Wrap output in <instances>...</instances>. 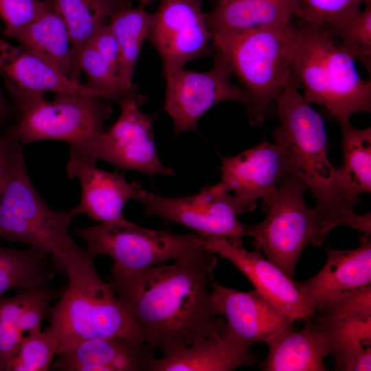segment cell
<instances>
[{
    "mask_svg": "<svg viewBox=\"0 0 371 371\" xmlns=\"http://www.w3.org/2000/svg\"><path fill=\"white\" fill-rule=\"evenodd\" d=\"M217 259L203 247L172 264L131 272L111 269L113 291L139 326L151 349L170 354L221 333L208 287Z\"/></svg>",
    "mask_w": 371,
    "mask_h": 371,
    "instance_id": "1",
    "label": "cell"
},
{
    "mask_svg": "<svg viewBox=\"0 0 371 371\" xmlns=\"http://www.w3.org/2000/svg\"><path fill=\"white\" fill-rule=\"evenodd\" d=\"M275 102L280 124L273 137L284 153L289 175L300 179L313 195L320 243L339 225L370 235V213H355L359 198L346 189L338 168L328 159L322 117L309 105L295 84L287 87Z\"/></svg>",
    "mask_w": 371,
    "mask_h": 371,
    "instance_id": "2",
    "label": "cell"
},
{
    "mask_svg": "<svg viewBox=\"0 0 371 371\" xmlns=\"http://www.w3.org/2000/svg\"><path fill=\"white\" fill-rule=\"evenodd\" d=\"M288 58L306 100L324 107L337 122L370 111V80L361 78L354 57L328 30L293 23Z\"/></svg>",
    "mask_w": 371,
    "mask_h": 371,
    "instance_id": "3",
    "label": "cell"
},
{
    "mask_svg": "<svg viewBox=\"0 0 371 371\" xmlns=\"http://www.w3.org/2000/svg\"><path fill=\"white\" fill-rule=\"evenodd\" d=\"M68 286L50 308L56 355L89 339L123 337L144 343L140 329L89 257L65 269Z\"/></svg>",
    "mask_w": 371,
    "mask_h": 371,
    "instance_id": "4",
    "label": "cell"
},
{
    "mask_svg": "<svg viewBox=\"0 0 371 371\" xmlns=\"http://www.w3.org/2000/svg\"><path fill=\"white\" fill-rule=\"evenodd\" d=\"M293 23L212 35L215 49L227 58L249 97L247 107L252 126L262 125L269 105L295 84L288 58Z\"/></svg>",
    "mask_w": 371,
    "mask_h": 371,
    "instance_id": "5",
    "label": "cell"
},
{
    "mask_svg": "<svg viewBox=\"0 0 371 371\" xmlns=\"http://www.w3.org/2000/svg\"><path fill=\"white\" fill-rule=\"evenodd\" d=\"M74 208L58 212L43 201L30 180L22 147L0 190V240L23 243L52 256L61 269L85 256L69 232Z\"/></svg>",
    "mask_w": 371,
    "mask_h": 371,
    "instance_id": "6",
    "label": "cell"
},
{
    "mask_svg": "<svg viewBox=\"0 0 371 371\" xmlns=\"http://www.w3.org/2000/svg\"><path fill=\"white\" fill-rule=\"evenodd\" d=\"M19 120L8 133L21 146L43 140L65 142L70 153L90 144L104 131L113 111L106 100L59 93L53 100L44 95L14 102Z\"/></svg>",
    "mask_w": 371,
    "mask_h": 371,
    "instance_id": "7",
    "label": "cell"
},
{
    "mask_svg": "<svg viewBox=\"0 0 371 371\" xmlns=\"http://www.w3.org/2000/svg\"><path fill=\"white\" fill-rule=\"evenodd\" d=\"M306 185L289 175L280 183L273 201L267 206L265 219L247 226L246 236L253 238L256 249H262L267 259L290 278L298 258L309 244L321 245L319 222L314 208L304 201Z\"/></svg>",
    "mask_w": 371,
    "mask_h": 371,
    "instance_id": "8",
    "label": "cell"
},
{
    "mask_svg": "<svg viewBox=\"0 0 371 371\" xmlns=\"http://www.w3.org/2000/svg\"><path fill=\"white\" fill-rule=\"evenodd\" d=\"M76 234L87 243L93 258L106 254L114 261L112 269L131 272L164 263L202 248L201 236L179 234L146 228L126 221L78 228Z\"/></svg>",
    "mask_w": 371,
    "mask_h": 371,
    "instance_id": "9",
    "label": "cell"
},
{
    "mask_svg": "<svg viewBox=\"0 0 371 371\" xmlns=\"http://www.w3.org/2000/svg\"><path fill=\"white\" fill-rule=\"evenodd\" d=\"M146 98H123L118 103L120 115L116 122L90 144L69 156L95 163L105 161L124 170H135L148 176H170L174 171L162 164L157 154L153 135V115L139 106Z\"/></svg>",
    "mask_w": 371,
    "mask_h": 371,
    "instance_id": "10",
    "label": "cell"
},
{
    "mask_svg": "<svg viewBox=\"0 0 371 371\" xmlns=\"http://www.w3.org/2000/svg\"><path fill=\"white\" fill-rule=\"evenodd\" d=\"M213 67L205 72L179 69L165 77L164 110L174 123V136L196 131L207 111L223 101L246 106L249 97L244 89L229 81L232 75L227 58L217 51Z\"/></svg>",
    "mask_w": 371,
    "mask_h": 371,
    "instance_id": "11",
    "label": "cell"
},
{
    "mask_svg": "<svg viewBox=\"0 0 371 371\" xmlns=\"http://www.w3.org/2000/svg\"><path fill=\"white\" fill-rule=\"evenodd\" d=\"M137 201L146 215L183 225L203 238H223L234 247L243 246L248 225L238 221L232 194L218 183L179 198L144 190Z\"/></svg>",
    "mask_w": 371,
    "mask_h": 371,
    "instance_id": "12",
    "label": "cell"
},
{
    "mask_svg": "<svg viewBox=\"0 0 371 371\" xmlns=\"http://www.w3.org/2000/svg\"><path fill=\"white\" fill-rule=\"evenodd\" d=\"M148 39L158 52L164 76L209 52L212 34L200 0H161Z\"/></svg>",
    "mask_w": 371,
    "mask_h": 371,
    "instance_id": "13",
    "label": "cell"
},
{
    "mask_svg": "<svg viewBox=\"0 0 371 371\" xmlns=\"http://www.w3.org/2000/svg\"><path fill=\"white\" fill-rule=\"evenodd\" d=\"M221 158L218 185L232 194L238 214L254 210L260 198L267 207L289 175L284 153L276 143L263 142L236 156Z\"/></svg>",
    "mask_w": 371,
    "mask_h": 371,
    "instance_id": "14",
    "label": "cell"
},
{
    "mask_svg": "<svg viewBox=\"0 0 371 371\" xmlns=\"http://www.w3.org/2000/svg\"><path fill=\"white\" fill-rule=\"evenodd\" d=\"M202 247L230 261L261 293L293 322L309 321L312 310L290 278L280 267L265 259L256 249L249 251L232 245L226 240L201 237Z\"/></svg>",
    "mask_w": 371,
    "mask_h": 371,
    "instance_id": "15",
    "label": "cell"
},
{
    "mask_svg": "<svg viewBox=\"0 0 371 371\" xmlns=\"http://www.w3.org/2000/svg\"><path fill=\"white\" fill-rule=\"evenodd\" d=\"M328 259L323 268L311 279L295 285L315 314L324 307L371 283V240L370 235L360 238V245L352 250L326 248Z\"/></svg>",
    "mask_w": 371,
    "mask_h": 371,
    "instance_id": "16",
    "label": "cell"
},
{
    "mask_svg": "<svg viewBox=\"0 0 371 371\" xmlns=\"http://www.w3.org/2000/svg\"><path fill=\"white\" fill-rule=\"evenodd\" d=\"M0 75L14 102L46 92L69 93L105 99L71 79L25 47L0 37Z\"/></svg>",
    "mask_w": 371,
    "mask_h": 371,
    "instance_id": "17",
    "label": "cell"
},
{
    "mask_svg": "<svg viewBox=\"0 0 371 371\" xmlns=\"http://www.w3.org/2000/svg\"><path fill=\"white\" fill-rule=\"evenodd\" d=\"M211 296L217 315L223 316L226 325L249 345L268 344L293 322L256 289L243 292L214 282Z\"/></svg>",
    "mask_w": 371,
    "mask_h": 371,
    "instance_id": "18",
    "label": "cell"
},
{
    "mask_svg": "<svg viewBox=\"0 0 371 371\" xmlns=\"http://www.w3.org/2000/svg\"><path fill=\"white\" fill-rule=\"evenodd\" d=\"M66 172L78 179L81 200L74 207L77 215L86 214L102 223L124 218L123 208L129 199L138 200L144 190L136 182H128L118 172L101 170L95 163L69 156Z\"/></svg>",
    "mask_w": 371,
    "mask_h": 371,
    "instance_id": "19",
    "label": "cell"
},
{
    "mask_svg": "<svg viewBox=\"0 0 371 371\" xmlns=\"http://www.w3.org/2000/svg\"><path fill=\"white\" fill-rule=\"evenodd\" d=\"M143 342L123 337L95 338L62 352L51 368L63 371H150L155 357Z\"/></svg>",
    "mask_w": 371,
    "mask_h": 371,
    "instance_id": "20",
    "label": "cell"
},
{
    "mask_svg": "<svg viewBox=\"0 0 371 371\" xmlns=\"http://www.w3.org/2000/svg\"><path fill=\"white\" fill-rule=\"evenodd\" d=\"M249 346L225 325L221 333L155 359L150 371H230L256 362Z\"/></svg>",
    "mask_w": 371,
    "mask_h": 371,
    "instance_id": "21",
    "label": "cell"
},
{
    "mask_svg": "<svg viewBox=\"0 0 371 371\" xmlns=\"http://www.w3.org/2000/svg\"><path fill=\"white\" fill-rule=\"evenodd\" d=\"M267 344L269 352L262 366L265 371H324V359L332 350L327 332L316 324L299 330L291 325Z\"/></svg>",
    "mask_w": 371,
    "mask_h": 371,
    "instance_id": "22",
    "label": "cell"
},
{
    "mask_svg": "<svg viewBox=\"0 0 371 371\" xmlns=\"http://www.w3.org/2000/svg\"><path fill=\"white\" fill-rule=\"evenodd\" d=\"M207 14L212 34L284 25L296 15L297 0H216Z\"/></svg>",
    "mask_w": 371,
    "mask_h": 371,
    "instance_id": "23",
    "label": "cell"
},
{
    "mask_svg": "<svg viewBox=\"0 0 371 371\" xmlns=\"http://www.w3.org/2000/svg\"><path fill=\"white\" fill-rule=\"evenodd\" d=\"M120 54L117 41L108 23L80 49L76 69L80 76H87L85 85L104 95L106 100L118 102L123 98L144 97L127 89L119 77Z\"/></svg>",
    "mask_w": 371,
    "mask_h": 371,
    "instance_id": "24",
    "label": "cell"
},
{
    "mask_svg": "<svg viewBox=\"0 0 371 371\" xmlns=\"http://www.w3.org/2000/svg\"><path fill=\"white\" fill-rule=\"evenodd\" d=\"M10 38L49 63L63 74L79 81L74 68L68 29L54 8L46 12Z\"/></svg>",
    "mask_w": 371,
    "mask_h": 371,
    "instance_id": "25",
    "label": "cell"
},
{
    "mask_svg": "<svg viewBox=\"0 0 371 371\" xmlns=\"http://www.w3.org/2000/svg\"><path fill=\"white\" fill-rule=\"evenodd\" d=\"M154 14L143 6L119 8L110 17L108 25L114 36L119 49V77L123 85L135 94L137 87L133 76L141 47L148 38Z\"/></svg>",
    "mask_w": 371,
    "mask_h": 371,
    "instance_id": "26",
    "label": "cell"
},
{
    "mask_svg": "<svg viewBox=\"0 0 371 371\" xmlns=\"http://www.w3.org/2000/svg\"><path fill=\"white\" fill-rule=\"evenodd\" d=\"M317 326L326 330L330 337L337 370H371V315Z\"/></svg>",
    "mask_w": 371,
    "mask_h": 371,
    "instance_id": "27",
    "label": "cell"
},
{
    "mask_svg": "<svg viewBox=\"0 0 371 371\" xmlns=\"http://www.w3.org/2000/svg\"><path fill=\"white\" fill-rule=\"evenodd\" d=\"M59 269L54 258L30 248L7 249L0 246V297L12 288L33 289L45 286Z\"/></svg>",
    "mask_w": 371,
    "mask_h": 371,
    "instance_id": "28",
    "label": "cell"
},
{
    "mask_svg": "<svg viewBox=\"0 0 371 371\" xmlns=\"http://www.w3.org/2000/svg\"><path fill=\"white\" fill-rule=\"evenodd\" d=\"M54 8L65 21L76 61L82 47L108 23L119 8L130 6L120 0H52Z\"/></svg>",
    "mask_w": 371,
    "mask_h": 371,
    "instance_id": "29",
    "label": "cell"
},
{
    "mask_svg": "<svg viewBox=\"0 0 371 371\" xmlns=\"http://www.w3.org/2000/svg\"><path fill=\"white\" fill-rule=\"evenodd\" d=\"M341 134L343 162L341 180L354 196L371 191V129L353 127L350 120L338 122Z\"/></svg>",
    "mask_w": 371,
    "mask_h": 371,
    "instance_id": "30",
    "label": "cell"
},
{
    "mask_svg": "<svg viewBox=\"0 0 371 371\" xmlns=\"http://www.w3.org/2000/svg\"><path fill=\"white\" fill-rule=\"evenodd\" d=\"M34 289L23 290L14 297H0V371H9L11 361L23 338L19 327L20 318Z\"/></svg>",
    "mask_w": 371,
    "mask_h": 371,
    "instance_id": "31",
    "label": "cell"
},
{
    "mask_svg": "<svg viewBox=\"0 0 371 371\" xmlns=\"http://www.w3.org/2000/svg\"><path fill=\"white\" fill-rule=\"evenodd\" d=\"M295 16L300 21L330 29L350 19L360 12L361 5L371 0H297Z\"/></svg>",
    "mask_w": 371,
    "mask_h": 371,
    "instance_id": "32",
    "label": "cell"
},
{
    "mask_svg": "<svg viewBox=\"0 0 371 371\" xmlns=\"http://www.w3.org/2000/svg\"><path fill=\"white\" fill-rule=\"evenodd\" d=\"M56 352V339L49 327L29 333L20 343L9 371H47Z\"/></svg>",
    "mask_w": 371,
    "mask_h": 371,
    "instance_id": "33",
    "label": "cell"
},
{
    "mask_svg": "<svg viewBox=\"0 0 371 371\" xmlns=\"http://www.w3.org/2000/svg\"><path fill=\"white\" fill-rule=\"evenodd\" d=\"M327 30L370 74L371 2L350 19Z\"/></svg>",
    "mask_w": 371,
    "mask_h": 371,
    "instance_id": "34",
    "label": "cell"
},
{
    "mask_svg": "<svg viewBox=\"0 0 371 371\" xmlns=\"http://www.w3.org/2000/svg\"><path fill=\"white\" fill-rule=\"evenodd\" d=\"M54 8L52 0H0L3 35L10 38L46 12Z\"/></svg>",
    "mask_w": 371,
    "mask_h": 371,
    "instance_id": "35",
    "label": "cell"
},
{
    "mask_svg": "<svg viewBox=\"0 0 371 371\" xmlns=\"http://www.w3.org/2000/svg\"><path fill=\"white\" fill-rule=\"evenodd\" d=\"M361 315H371V286L340 298L315 314L318 326Z\"/></svg>",
    "mask_w": 371,
    "mask_h": 371,
    "instance_id": "36",
    "label": "cell"
},
{
    "mask_svg": "<svg viewBox=\"0 0 371 371\" xmlns=\"http://www.w3.org/2000/svg\"><path fill=\"white\" fill-rule=\"evenodd\" d=\"M21 147L8 133L0 137V169L12 161Z\"/></svg>",
    "mask_w": 371,
    "mask_h": 371,
    "instance_id": "37",
    "label": "cell"
},
{
    "mask_svg": "<svg viewBox=\"0 0 371 371\" xmlns=\"http://www.w3.org/2000/svg\"><path fill=\"white\" fill-rule=\"evenodd\" d=\"M12 110L7 100L4 98L0 89V120L6 116Z\"/></svg>",
    "mask_w": 371,
    "mask_h": 371,
    "instance_id": "38",
    "label": "cell"
},
{
    "mask_svg": "<svg viewBox=\"0 0 371 371\" xmlns=\"http://www.w3.org/2000/svg\"><path fill=\"white\" fill-rule=\"evenodd\" d=\"M14 159H12V161L9 164H8L7 166H4V167H3L2 168L0 169V190L2 188L3 186L4 185L5 181L8 179V177L9 173H10V167H11V165L12 164V161H13Z\"/></svg>",
    "mask_w": 371,
    "mask_h": 371,
    "instance_id": "39",
    "label": "cell"
},
{
    "mask_svg": "<svg viewBox=\"0 0 371 371\" xmlns=\"http://www.w3.org/2000/svg\"><path fill=\"white\" fill-rule=\"evenodd\" d=\"M120 1H122L124 3H128L126 2V0H120Z\"/></svg>",
    "mask_w": 371,
    "mask_h": 371,
    "instance_id": "40",
    "label": "cell"
},
{
    "mask_svg": "<svg viewBox=\"0 0 371 371\" xmlns=\"http://www.w3.org/2000/svg\"><path fill=\"white\" fill-rule=\"evenodd\" d=\"M145 1H147V0H144Z\"/></svg>",
    "mask_w": 371,
    "mask_h": 371,
    "instance_id": "41",
    "label": "cell"
},
{
    "mask_svg": "<svg viewBox=\"0 0 371 371\" xmlns=\"http://www.w3.org/2000/svg\"><path fill=\"white\" fill-rule=\"evenodd\" d=\"M213 1H215L216 0H213Z\"/></svg>",
    "mask_w": 371,
    "mask_h": 371,
    "instance_id": "42",
    "label": "cell"
}]
</instances>
